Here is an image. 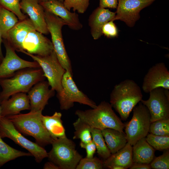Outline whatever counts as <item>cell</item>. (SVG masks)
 <instances>
[{"label":"cell","mask_w":169,"mask_h":169,"mask_svg":"<svg viewBox=\"0 0 169 169\" xmlns=\"http://www.w3.org/2000/svg\"><path fill=\"white\" fill-rule=\"evenodd\" d=\"M20 4L21 10L29 16L36 30L42 34H48L44 10L38 0H20Z\"/></svg>","instance_id":"obj_18"},{"label":"cell","mask_w":169,"mask_h":169,"mask_svg":"<svg viewBox=\"0 0 169 169\" xmlns=\"http://www.w3.org/2000/svg\"><path fill=\"white\" fill-rule=\"evenodd\" d=\"M132 146L133 162L150 164L154 159L155 150L146 137L138 140Z\"/></svg>","instance_id":"obj_23"},{"label":"cell","mask_w":169,"mask_h":169,"mask_svg":"<svg viewBox=\"0 0 169 169\" xmlns=\"http://www.w3.org/2000/svg\"><path fill=\"white\" fill-rule=\"evenodd\" d=\"M54 50L52 42L41 33L33 30L30 31L25 38L21 52L44 56L50 54Z\"/></svg>","instance_id":"obj_14"},{"label":"cell","mask_w":169,"mask_h":169,"mask_svg":"<svg viewBox=\"0 0 169 169\" xmlns=\"http://www.w3.org/2000/svg\"><path fill=\"white\" fill-rule=\"evenodd\" d=\"M45 18L49 33L51 34L54 49L58 61L66 71L72 74V66L65 49L62 29L66 25L61 18L44 10Z\"/></svg>","instance_id":"obj_6"},{"label":"cell","mask_w":169,"mask_h":169,"mask_svg":"<svg viewBox=\"0 0 169 169\" xmlns=\"http://www.w3.org/2000/svg\"><path fill=\"white\" fill-rule=\"evenodd\" d=\"M2 117L14 115L25 110H30V101L26 93L13 95L10 98L1 102Z\"/></svg>","instance_id":"obj_20"},{"label":"cell","mask_w":169,"mask_h":169,"mask_svg":"<svg viewBox=\"0 0 169 169\" xmlns=\"http://www.w3.org/2000/svg\"><path fill=\"white\" fill-rule=\"evenodd\" d=\"M75 131L74 139H79L80 142L87 143L92 140L91 134V127L87 123L78 118L73 123Z\"/></svg>","instance_id":"obj_28"},{"label":"cell","mask_w":169,"mask_h":169,"mask_svg":"<svg viewBox=\"0 0 169 169\" xmlns=\"http://www.w3.org/2000/svg\"><path fill=\"white\" fill-rule=\"evenodd\" d=\"M52 148L48 153L49 160L59 169H75L82 156L76 149V145L66 136L54 140Z\"/></svg>","instance_id":"obj_5"},{"label":"cell","mask_w":169,"mask_h":169,"mask_svg":"<svg viewBox=\"0 0 169 169\" xmlns=\"http://www.w3.org/2000/svg\"><path fill=\"white\" fill-rule=\"evenodd\" d=\"M20 0H0V5L13 13L20 20L26 18L21 11L20 4Z\"/></svg>","instance_id":"obj_33"},{"label":"cell","mask_w":169,"mask_h":169,"mask_svg":"<svg viewBox=\"0 0 169 169\" xmlns=\"http://www.w3.org/2000/svg\"><path fill=\"white\" fill-rule=\"evenodd\" d=\"M101 131L111 154L124 147L127 142L126 134L124 132L111 128L105 129Z\"/></svg>","instance_id":"obj_24"},{"label":"cell","mask_w":169,"mask_h":169,"mask_svg":"<svg viewBox=\"0 0 169 169\" xmlns=\"http://www.w3.org/2000/svg\"><path fill=\"white\" fill-rule=\"evenodd\" d=\"M63 90L62 93L57 95L61 110H67L72 107L74 102L87 105L92 108L97 105L76 86L72 78V74L68 71L64 74L62 79Z\"/></svg>","instance_id":"obj_10"},{"label":"cell","mask_w":169,"mask_h":169,"mask_svg":"<svg viewBox=\"0 0 169 169\" xmlns=\"http://www.w3.org/2000/svg\"><path fill=\"white\" fill-rule=\"evenodd\" d=\"M48 81L43 80L35 84L28 91L31 111H42L48 104L49 99L55 95V91L49 89Z\"/></svg>","instance_id":"obj_16"},{"label":"cell","mask_w":169,"mask_h":169,"mask_svg":"<svg viewBox=\"0 0 169 169\" xmlns=\"http://www.w3.org/2000/svg\"><path fill=\"white\" fill-rule=\"evenodd\" d=\"M36 30L30 19L20 20L8 32L5 39L15 51L21 52L23 42L28 34Z\"/></svg>","instance_id":"obj_19"},{"label":"cell","mask_w":169,"mask_h":169,"mask_svg":"<svg viewBox=\"0 0 169 169\" xmlns=\"http://www.w3.org/2000/svg\"><path fill=\"white\" fill-rule=\"evenodd\" d=\"M162 87L169 90V71L163 62L157 63L148 70L143 79L142 88L146 93Z\"/></svg>","instance_id":"obj_15"},{"label":"cell","mask_w":169,"mask_h":169,"mask_svg":"<svg viewBox=\"0 0 169 169\" xmlns=\"http://www.w3.org/2000/svg\"><path fill=\"white\" fill-rule=\"evenodd\" d=\"M131 120L125 125L127 142L133 146L148 134L151 123V116L147 107L141 101L132 110Z\"/></svg>","instance_id":"obj_7"},{"label":"cell","mask_w":169,"mask_h":169,"mask_svg":"<svg viewBox=\"0 0 169 169\" xmlns=\"http://www.w3.org/2000/svg\"><path fill=\"white\" fill-rule=\"evenodd\" d=\"M4 44L6 54L0 64V79L10 77L16 72L23 69L41 68L35 61H29L20 58L6 40Z\"/></svg>","instance_id":"obj_12"},{"label":"cell","mask_w":169,"mask_h":169,"mask_svg":"<svg viewBox=\"0 0 169 169\" xmlns=\"http://www.w3.org/2000/svg\"><path fill=\"white\" fill-rule=\"evenodd\" d=\"M42 111H31L5 117L20 133L33 137L36 143L44 147L51 144L53 139L45 127L42 120Z\"/></svg>","instance_id":"obj_3"},{"label":"cell","mask_w":169,"mask_h":169,"mask_svg":"<svg viewBox=\"0 0 169 169\" xmlns=\"http://www.w3.org/2000/svg\"><path fill=\"white\" fill-rule=\"evenodd\" d=\"M102 34L108 38H112L118 35V29L112 21H110L104 24L102 29Z\"/></svg>","instance_id":"obj_36"},{"label":"cell","mask_w":169,"mask_h":169,"mask_svg":"<svg viewBox=\"0 0 169 169\" xmlns=\"http://www.w3.org/2000/svg\"><path fill=\"white\" fill-rule=\"evenodd\" d=\"M18 19L12 11L0 5V30L5 39L8 32L18 22Z\"/></svg>","instance_id":"obj_27"},{"label":"cell","mask_w":169,"mask_h":169,"mask_svg":"<svg viewBox=\"0 0 169 169\" xmlns=\"http://www.w3.org/2000/svg\"><path fill=\"white\" fill-rule=\"evenodd\" d=\"M142 97L141 88L137 83L132 80L126 79L114 86L110 95V104L121 119L125 120Z\"/></svg>","instance_id":"obj_1"},{"label":"cell","mask_w":169,"mask_h":169,"mask_svg":"<svg viewBox=\"0 0 169 169\" xmlns=\"http://www.w3.org/2000/svg\"><path fill=\"white\" fill-rule=\"evenodd\" d=\"M30 156L32 155L29 152L22 151L11 147L0 136V168L8 161L18 157Z\"/></svg>","instance_id":"obj_26"},{"label":"cell","mask_w":169,"mask_h":169,"mask_svg":"<svg viewBox=\"0 0 169 169\" xmlns=\"http://www.w3.org/2000/svg\"><path fill=\"white\" fill-rule=\"evenodd\" d=\"M2 115H1V103L0 101V119L2 118Z\"/></svg>","instance_id":"obj_44"},{"label":"cell","mask_w":169,"mask_h":169,"mask_svg":"<svg viewBox=\"0 0 169 169\" xmlns=\"http://www.w3.org/2000/svg\"><path fill=\"white\" fill-rule=\"evenodd\" d=\"M149 132L157 136H169V118L151 123Z\"/></svg>","instance_id":"obj_31"},{"label":"cell","mask_w":169,"mask_h":169,"mask_svg":"<svg viewBox=\"0 0 169 169\" xmlns=\"http://www.w3.org/2000/svg\"><path fill=\"white\" fill-rule=\"evenodd\" d=\"M43 168L44 169H59L57 165L50 161L46 162L44 164Z\"/></svg>","instance_id":"obj_40"},{"label":"cell","mask_w":169,"mask_h":169,"mask_svg":"<svg viewBox=\"0 0 169 169\" xmlns=\"http://www.w3.org/2000/svg\"><path fill=\"white\" fill-rule=\"evenodd\" d=\"M112 108L110 104L103 101L95 108L85 110H77L75 114L92 128L101 130L111 128L123 132L125 124Z\"/></svg>","instance_id":"obj_4"},{"label":"cell","mask_w":169,"mask_h":169,"mask_svg":"<svg viewBox=\"0 0 169 169\" xmlns=\"http://www.w3.org/2000/svg\"><path fill=\"white\" fill-rule=\"evenodd\" d=\"M156 0H118L116 15L112 21L120 20L133 27L140 18V11Z\"/></svg>","instance_id":"obj_13"},{"label":"cell","mask_w":169,"mask_h":169,"mask_svg":"<svg viewBox=\"0 0 169 169\" xmlns=\"http://www.w3.org/2000/svg\"><path fill=\"white\" fill-rule=\"evenodd\" d=\"M147 142L155 149L163 151L169 149V136L148 134L146 137Z\"/></svg>","instance_id":"obj_30"},{"label":"cell","mask_w":169,"mask_h":169,"mask_svg":"<svg viewBox=\"0 0 169 169\" xmlns=\"http://www.w3.org/2000/svg\"><path fill=\"white\" fill-rule=\"evenodd\" d=\"M149 99L141 102L148 109L151 115V123L169 118V90L162 87L154 89L150 93Z\"/></svg>","instance_id":"obj_11"},{"label":"cell","mask_w":169,"mask_h":169,"mask_svg":"<svg viewBox=\"0 0 169 169\" xmlns=\"http://www.w3.org/2000/svg\"><path fill=\"white\" fill-rule=\"evenodd\" d=\"M91 134L92 140L96 147L97 154L103 158L106 159L111 154L105 143L101 130L91 128Z\"/></svg>","instance_id":"obj_29"},{"label":"cell","mask_w":169,"mask_h":169,"mask_svg":"<svg viewBox=\"0 0 169 169\" xmlns=\"http://www.w3.org/2000/svg\"><path fill=\"white\" fill-rule=\"evenodd\" d=\"M132 163V146L127 142L124 147L111 154L104 161V167L111 169L116 166L126 169L130 168Z\"/></svg>","instance_id":"obj_22"},{"label":"cell","mask_w":169,"mask_h":169,"mask_svg":"<svg viewBox=\"0 0 169 169\" xmlns=\"http://www.w3.org/2000/svg\"><path fill=\"white\" fill-rule=\"evenodd\" d=\"M40 3L45 10L62 19L70 29L79 30L82 28L78 15L75 12H70L65 7L63 2L59 0H49Z\"/></svg>","instance_id":"obj_17"},{"label":"cell","mask_w":169,"mask_h":169,"mask_svg":"<svg viewBox=\"0 0 169 169\" xmlns=\"http://www.w3.org/2000/svg\"><path fill=\"white\" fill-rule=\"evenodd\" d=\"M0 136L2 138L10 139L26 149L34 157L37 163H40L44 158L48 157V153L43 147L24 137L6 117L0 119Z\"/></svg>","instance_id":"obj_8"},{"label":"cell","mask_w":169,"mask_h":169,"mask_svg":"<svg viewBox=\"0 0 169 169\" xmlns=\"http://www.w3.org/2000/svg\"><path fill=\"white\" fill-rule=\"evenodd\" d=\"M151 168L154 169H169V151L165 150L162 155L153 159L150 163Z\"/></svg>","instance_id":"obj_35"},{"label":"cell","mask_w":169,"mask_h":169,"mask_svg":"<svg viewBox=\"0 0 169 169\" xmlns=\"http://www.w3.org/2000/svg\"><path fill=\"white\" fill-rule=\"evenodd\" d=\"M1 62V60L0 59V64Z\"/></svg>","instance_id":"obj_45"},{"label":"cell","mask_w":169,"mask_h":169,"mask_svg":"<svg viewBox=\"0 0 169 169\" xmlns=\"http://www.w3.org/2000/svg\"><path fill=\"white\" fill-rule=\"evenodd\" d=\"M45 78L41 68H27L17 71L10 77L0 79V103L15 94L27 93L35 84Z\"/></svg>","instance_id":"obj_2"},{"label":"cell","mask_w":169,"mask_h":169,"mask_svg":"<svg viewBox=\"0 0 169 169\" xmlns=\"http://www.w3.org/2000/svg\"><path fill=\"white\" fill-rule=\"evenodd\" d=\"M99 7L101 8H116L118 0H99Z\"/></svg>","instance_id":"obj_38"},{"label":"cell","mask_w":169,"mask_h":169,"mask_svg":"<svg viewBox=\"0 0 169 169\" xmlns=\"http://www.w3.org/2000/svg\"><path fill=\"white\" fill-rule=\"evenodd\" d=\"M129 168L130 169H151V167L150 164L133 162Z\"/></svg>","instance_id":"obj_39"},{"label":"cell","mask_w":169,"mask_h":169,"mask_svg":"<svg viewBox=\"0 0 169 169\" xmlns=\"http://www.w3.org/2000/svg\"><path fill=\"white\" fill-rule=\"evenodd\" d=\"M61 117V113L57 112L51 116L42 115L43 123L53 140L66 136Z\"/></svg>","instance_id":"obj_25"},{"label":"cell","mask_w":169,"mask_h":169,"mask_svg":"<svg viewBox=\"0 0 169 169\" xmlns=\"http://www.w3.org/2000/svg\"><path fill=\"white\" fill-rule=\"evenodd\" d=\"M37 62L42 69L51 89L56 91L57 95L62 92L61 81L63 76L66 72L59 62L54 50L49 55L44 56L35 55L23 52Z\"/></svg>","instance_id":"obj_9"},{"label":"cell","mask_w":169,"mask_h":169,"mask_svg":"<svg viewBox=\"0 0 169 169\" xmlns=\"http://www.w3.org/2000/svg\"><path fill=\"white\" fill-rule=\"evenodd\" d=\"M90 0H63V3L65 7L70 11L72 8L74 12L75 11L80 13H84L87 9Z\"/></svg>","instance_id":"obj_34"},{"label":"cell","mask_w":169,"mask_h":169,"mask_svg":"<svg viewBox=\"0 0 169 169\" xmlns=\"http://www.w3.org/2000/svg\"><path fill=\"white\" fill-rule=\"evenodd\" d=\"M49 0H38L39 2V3H42V2H45L46 1H48ZM62 2H63V0H59Z\"/></svg>","instance_id":"obj_43"},{"label":"cell","mask_w":169,"mask_h":169,"mask_svg":"<svg viewBox=\"0 0 169 169\" xmlns=\"http://www.w3.org/2000/svg\"><path fill=\"white\" fill-rule=\"evenodd\" d=\"M2 38L3 36L2 33L0 30V59L1 60V61L4 58L1 48V44L2 42Z\"/></svg>","instance_id":"obj_41"},{"label":"cell","mask_w":169,"mask_h":169,"mask_svg":"<svg viewBox=\"0 0 169 169\" xmlns=\"http://www.w3.org/2000/svg\"><path fill=\"white\" fill-rule=\"evenodd\" d=\"M80 146L82 148L85 149L86 152V157L90 159L94 157L96 149L95 145L92 140L86 143L80 142Z\"/></svg>","instance_id":"obj_37"},{"label":"cell","mask_w":169,"mask_h":169,"mask_svg":"<svg viewBox=\"0 0 169 169\" xmlns=\"http://www.w3.org/2000/svg\"><path fill=\"white\" fill-rule=\"evenodd\" d=\"M104 167V161L96 157L92 158H82L76 169H102Z\"/></svg>","instance_id":"obj_32"},{"label":"cell","mask_w":169,"mask_h":169,"mask_svg":"<svg viewBox=\"0 0 169 169\" xmlns=\"http://www.w3.org/2000/svg\"><path fill=\"white\" fill-rule=\"evenodd\" d=\"M111 169H124V168L121 166H116L113 167Z\"/></svg>","instance_id":"obj_42"},{"label":"cell","mask_w":169,"mask_h":169,"mask_svg":"<svg viewBox=\"0 0 169 169\" xmlns=\"http://www.w3.org/2000/svg\"><path fill=\"white\" fill-rule=\"evenodd\" d=\"M116 13L99 7L92 12L89 16L88 24L94 39L96 40L101 37L103 35L102 29L103 26L107 22L112 21Z\"/></svg>","instance_id":"obj_21"}]
</instances>
